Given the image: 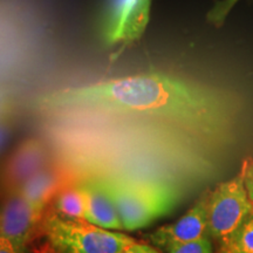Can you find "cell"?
I'll list each match as a JSON object with an SVG mask.
<instances>
[{"instance_id":"cell-1","label":"cell","mask_w":253,"mask_h":253,"mask_svg":"<svg viewBox=\"0 0 253 253\" xmlns=\"http://www.w3.org/2000/svg\"><path fill=\"white\" fill-rule=\"evenodd\" d=\"M37 104L52 114L151 119L204 137L223 132L229 122L226 103L217 94L160 73L67 88L43 95Z\"/></svg>"},{"instance_id":"cell-2","label":"cell","mask_w":253,"mask_h":253,"mask_svg":"<svg viewBox=\"0 0 253 253\" xmlns=\"http://www.w3.org/2000/svg\"><path fill=\"white\" fill-rule=\"evenodd\" d=\"M106 179L126 231L150 225L176 205L175 190L163 182L130 176H108Z\"/></svg>"},{"instance_id":"cell-3","label":"cell","mask_w":253,"mask_h":253,"mask_svg":"<svg viewBox=\"0 0 253 253\" xmlns=\"http://www.w3.org/2000/svg\"><path fill=\"white\" fill-rule=\"evenodd\" d=\"M41 229L58 253H122L136 242L125 233L102 229L87 220L67 219L53 211L43 216Z\"/></svg>"},{"instance_id":"cell-4","label":"cell","mask_w":253,"mask_h":253,"mask_svg":"<svg viewBox=\"0 0 253 253\" xmlns=\"http://www.w3.org/2000/svg\"><path fill=\"white\" fill-rule=\"evenodd\" d=\"M252 213L253 203L239 172L217 185L209 195L208 235L220 244Z\"/></svg>"},{"instance_id":"cell-5","label":"cell","mask_w":253,"mask_h":253,"mask_svg":"<svg viewBox=\"0 0 253 253\" xmlns=\"http://www.w3.org/2000/svg\"><path fill=\"white\" fill-rule=\"evenodd\" d=\"M151 0H106L101 12L99 34L104 45L128 46L144 33Z\"/></svg>"},{"instance_id":"cell-6","label":"cell","mask_w":253,"mask_h":253,"mask_svg":"<svg viewBox=\"0 0 253 253\" xmlns=\"http://www.w3.org/2000/svg\"><path fill=\"white\" fill-rule=\"evenodd\" d=\"M45 209L38 207L14 191L0 210V235L12 242L18 253H24L27 243L41 226Z\"/></svg>"},{"instance_id":"cell-7","label":"cell","mask_w":253,"mask_h":253,"mask_svg":"<svg viewBox=\"0 0 253 253\" xmlns=\"http://www.w3.org/2000/svg\"><path fill=\"white\" fill-rule=\"evenodd\" d=\"M210 191L201 196L192 208L179 219L158 227L149 236L151 244L164 251L194 242L208 235V202Z\"/></svg>"},{"instance_id":"cell-8","label":"cell","mask_w":253,"mask_h":253,"mask_svg":"<svg viewBox=\"0 0 253 253\" xmlns=\"http://www.w3.org/2000/svg\"><path fill=\"white\" fill-rule=\"evenodd\" d=\"M86 202V220L106 230H123L106 177H87L78 183Z\"/></svg>"},{"instance_id":"cell-9","label":"cell","mask_w":253,"mask_h":253,"mask_svg":"<svg viewBox=\"0 0 253 253\" xmlns=\"http://www.w3.org/2000/svg\"><path fill=\"white\" fill-rule=\"evenodd\" d=\"M48 151L39 140H27L19 145L4 169V184L9 194L17 191L28 178L48 167Z\"/></svg>"},{"instance_id":"cell-10","label":"cell","mask_w":253,"mask_h":253,"mask_svg":"<svg viewBox=\"0 0 253 253\" xmlns=\"http://www.w3.org/2000/svg\"><path fill=\"white\" fill-rule=\"evenodd\" d=\"M61 169L46 167L28 178L17 191L38 207L46 209L47 205L66 184Z\"/></svg>"},{"instance_id":"cell-11","label":"cell","mask_w":253,"mask_h":253,"mask_svg":"<svg viewBox=\"0 0 253 253\" xmlns=\"http://www.w3.org/2000/svg\"><path fill=\"white\" fill-rule=\"evenodd\" d=\"M53 212L63 218L86 220V202L78 183L63 186L53 198Z\"/></svg>"},{"instance_id":"cell-12","label":"cell","mask_w":253,"mask_h":253,"mask_svg":"<svg viewBox=\"0 0 253 253\" xmlns=\"http://www.w3.org/2000/svg\"><path fill=\"white\" fill-rule=\"evenodd\" d=\"M218 253H253V213L220 243Z\"/></svg>"},{"instance_id":"cell-13","label":"cell","mask_w":253,"mask_h":253,"mask_svg":"<svg viewBox=\"0 0 253 253\" xmlns=\"http://www.w3.org/2000/svg\"><path fill=\"white\" fill-rule=\"evenodd\" d=\"M167 253H213L212 239L207 235L197 240H194V242L175 246L167 251Z\"/></svg>"},{"instance_id":"cell-14","label":"cell","mask_w":253,"mask_h":253,"mask_svg":"<svg viewBox=\"0 0 253 253\" xmlns=\"http://www.w3.org/2000/svg\"><path fill=\"white\" fill-rule=\"evenodd\" d=\"M238 1L239 0H221V1L216 2V5L208 14L209 21H211L214 25L223 24L227 14L230 13L231 9Z\"/></svg>"},{"instance_id":"cell-15","label":"cell","mask_w":253,"mask_h":253,"mask_svg":"<svg viewBox=\"0 0 253 253\" xmlns=\"http://www.w3.org/2000/svg\"><path fill=\"white\" fill-rule=\"evenodd\" d=\"M240 175L243 176L246 190H248V194L253 203V158L245 161L244 164H243Z\"/></svg>"},{"instance_id":"cell-16","label":"cell","mask_w":253,"mask_h":253,"mask_svg":"<svg viewBox=\"0 0 253 253\" xmlns=\"http://www.w3.org/2000/svg\"><path fill=\"white\" fill-rule=\"evenodd\" d=\"M122 253H161L154 246L149 244H143V243L134 242L132 244L123 250Z\"/></svg>"},{"instance_id":"cell-17","label":"cell","mask_w":253,"mask_h":253,"mask_svg":"<svg viewBox=\"0 0 253 253\" xmlns=\"http://www.w3.org/2000/svg\"><path fill=\"white\" fill-rule=\"evenodd\" d=\"M0 253H18L11 240L1 235H0Z\"/></svg>"},{"instance_id":"cell-18","label":"cell","mask_w":253,"mask_h":253,"mask_svg":"<svg viewBox=\"0 0 253 253\" xmlns=\"http://www.w3.org/2000/svg\"><path fill=\"white\" fill-rule=\"evenodd\" d=\"M50 246V245H49ZM42 253H58V252H56L55 251V250L54 249H53L52 248V246H50V249L49 250H43V251H42Z\"/></svg>"},{"instance_id":"cell-19","label":"cell","mask_w":253,"mask_h":253,"mask_svg":"<svg viewBox=\"0 0 253 253\" xmlns=\"http://www.w3.org/2000/svg\"><path fill=\"white\" fill-rule=\"evenodd\" d=\"M217 253H218V252H217Z\"/></svg>"}]
</instances>
